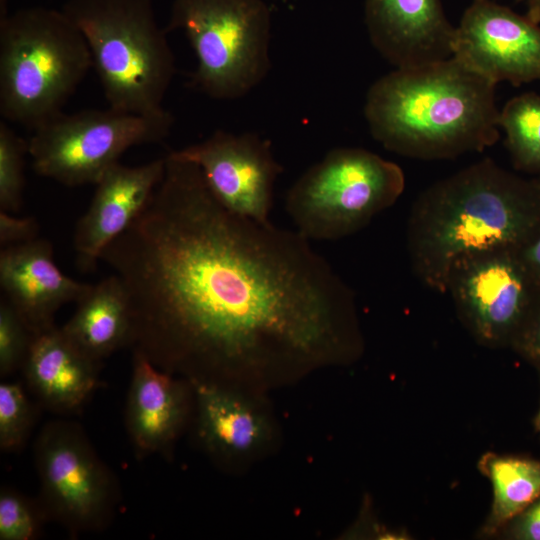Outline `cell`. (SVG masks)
<instances>
[{
    "instance_id": "2e32d148",
    "label": "cell",
    "mask_w": 540,
    "mask_h": 540,
    "mask_svg": "<svg viewBox=\"0 0 540 540\" xmlns=\"http://www.w3.org/2000/svg\"><path fill=\"white\" fill-rule=\"evenodd\" d=\"M364 14L373 47L395 68L453 56L455 27L441 0H365Z\"/></svg>"
},
{
    "instance_id": "f546056e",
    "label": "cell",
    "mask_w": 540,
    "mask_h": 540,
    "mask_svg": "<svg viewBox=\"0 0 540 540\" xmlns=\"http://www.w3.org/2000/svg\"><path fill=\"white\" fill-rule=\"evenodd\" d=\"M527 16L534 22L540 24V0H526Z\"/></svg>"
},
{
    "instance_id": "1f68e13d",
    "label": "cell",
    "mask_w": 540,
    "mask_h": 540,
    "mask_svg": "<svg viewBox=\"0 0 540 540\" xmlns=\"http://www.w3.org/2000/svg\"><path fill=\"white\" fill-rule=\"evenodd\" d=\"M495 1V0H494Z\"/></svg>"
},
{
    "instance_id": "30bf717a",
    "label": "cell",
    "mask_w": 540,
    "mask_h": 540,
    "mask_svg": "<svg viewBox=\"0 0 540 540\" xmlns=\"http://www.w3.org/2000/svg\"><path fill=\"white\" fill-rule=\"evenodd\" d=\"M446 293L475 342L489 349L510 348L540 294L519 250L498 249L458 261Z\"/></svg>"
},
{
    "instance_id": "44dd1931",
    "label": "cell",
    "mask_w": 540,
    "mask_h": 540,
    "mask_svg": "<svg viewBox=\"0 0 540 540\" xmlns=\"http://www.w3.org/2000/svg\"><path fill=\"white\" fill-rule=\"evenodd\" d=\"M498 123L514 166L540 172V95L524 93L511 98L499 110Z\"/></svg>"
},
{
    "instance_id": "d6986e66",
    "label": "cell",
    "mask_w": 540,
    "mask_h": 540,
    "mask_svg": "<svg viewBox=\"0 0 540 540\" xmlns=\"http://www.w3.org/2000/svg\"><path fill=\"white\" fill-rule=\"evenodd\" d=\"M76 305L61 330L85 356L102 363L120 348L129 346L130 307L125 290L114 274L92 284Z\"/></svg>"
},
{
    "instance_id": "484cf974",
    "label": "cell",
    "mask_w": 540,
    "mask_h": 540,
    "mask_svg": "<svg viewBox=\"0 0 540 540\" xmlns=\"http://www.w3.org/2000/svg\"><path fill=\"white\" fill-rule=\"evenodd\" d=\"M510 348L540 374V294Z\"/></svg>"
},
{
    "instance_id": "d4e9b609",
    "label": "cell",
    "mask_w": 540,
    "mask_h": 540,
    "mask_svg": "<svg viewBox=\"0 0 540 540\" xmlns=\"http://www.w3.org/2000/svg\"><path fill=\"white\" fill-rule=\"evenodd\" d=\"M33 334L11 304L0 302V376L7 378L22 370Z\"/></svg>"
},
{
    "instance_id": "52a82bcc",
    "label": "cell",
    "mask_w": 540,
    "mask_h": 540,
    "mask_svg": "<svg viewBox=\"0 0 540 540\" xmlns=\"http://www.w3.org/2000/svg\"><path fill=\"white\" fill-rule=\"evenodd\" d=\"M166 31L181 30L196 57L193 85L215 100L243 97L270 70V10L263 0H173Z\"/></svg>"
},
{
    "instance_id": "8992f818",
    "label": "cell",
    "mask_w": 540,
    "mask_h": 540,
    "mask_svg": "<svg viewBox=\"0 0 540 540\" xmlns=\"http://www.w3.org/2000/svg\"><path fill=\"white\" fill-rule=\"evenodd\" d=\"M404 189L395 162L362 148H335L290 187L285 209L306 239L337 240L365 228Z\"/></svg>"
},
{
    "instance_id": "6da1fadb",
    "label": "cell",
    "mask_w": 540,
    "mask_h": 540,
    "mask_svg": "<svg viewBox=\"0 0 540 540\" xmlns=\"http://www.w3.org/2000/svg\"><path fill=\"white\" fill-rule=\"evenodd\" d=\"M100 260L128 298L129 347L190 381L265 393L364 352L355 294L297 231L226 209L172 154Z\"/></svg>"
},
{
    "instance_id": "277c9868",
    "label": "cell",
    "mask_w": 540,
    "mask_h": 540,
    "mask_svg": "<svg viewBox=\"0 0 540 540\" xmlns=\"http://www.w3.org/2000/svg\"><path fill=\"white\" fill-rule=\"evenodd\" d=\"M92 68L88 45L61 10L22 8L0 20V114L33 131L63 112Z\"/></svg>"
},
{
    "instance_id": "e0dca14e",
    "label": "cell",
    "mask_w": 540,
    "mask_h": 540,
    "mask_svg": "<svg viewBox=\"0 0 540 540\" xmlns=\"http://www.w3.org/2000/svg\"><path fill=\"white\" fill-rule=\"evenodd\" d=\"M0 285L33 335L55 327L57 311L77 303L91 287L65 275L55 262L53 245L39 237L1 249Z\"/></svg>"
},
{
    "instance_id": "9c48e42d",
    "label": "cell",
    "mask_w": 540,
    "mask_h": 540,
    "mask_svg": "<svg viewBox=\"0 0 540 540\" xmlns=\"http://www.w3.org/2000/svg\"><path fill=\"white\" fill-rule=\"evenodd\" d=\"M34 459L38 501L48 520L74 535L109 526L120 502L118 481L78 423H46L35 441Z\"/></svg>"
},
{
    "instance_id": "3957f363",
    "label": "cell",
    "mask_w": 540,
    "mask_h": 540,
    "mask_svg": "<svg viewBox=\"0 0 540 540\" xmlns=\"http://www.w3.org/2000/svg\"><path fill=\"white\" fill-rule=\"evenodd\" d=\"M496 84L454 56L377 79L364 116L387 150L421 160L481 152L499 139Z\"/></svg>"
},
{
    "instance_id": "5bb4252c",
    "label": "cell",
    "mask_w": 540,
    "mask_h": 540,
    "mask_svg": "<svg viewBox=\"0 0 540 540\" xmlns=\"http://www.w3.org/2000/svg\"><path fill=\"white\" fill-rule=\"evenodd\" d=\"M193 411L191 381L166 372L133 352L125 428L139 459L170 454L192 423Z\"/></svg>"
},
{
    "instance_id": "7c38bea8",
    "label": "cell",
    "mask_w": 540,
    "mask_h": 540,
    "mask_svg": "<svg viewBox=\"0 0 540 540\" xmlns=\"http://www.w3.org/2000/svg\"><path fill=\"white\" fill-rule=\"evenodd\" d=\"M196 164L216 199L229 211L268 222L275 182L282 172L267 139L218 130L170 152Z\"/></svg>"
},
{
    "instance_id": "4316f807",
    "label": "cell",
    "mask_w": 540,
    "mask_h": 540,
    "mask_svg": "<svg viewBox=\"0 0 540 540\" xmlns=\"http://www.w3.org/2000/svg\"><path fill=\"white\" fill-rule=\"evenodd\" d=\"M39 224L33 217H17L0 210L1 247L22 244L38 238Z\"/></svg>"
},
{
    "instance_id": "603a6c76",
    "label": "cell",
    "mask_w": 540,
    "mask_h": 540,
    "mask_svg": "<svg viewBox=\"0 0 540 540\" xmlns=\"http://www.w3.org/2000/svg\"><path fill=\"white\" fill-rule=\"evenodd\" d=\"M28 140L0 122V210L15 213L23 203L25 157Z\"/></svg>"
},
{
    "instance_id": "ac0fdd59",
    "label": "cell",
    "mask_w": 540,
    "mask_h": 540,
    "mask_svg": "<svg viewBox=\"0 0 540 540\" xmlns=\"http://www.w3.org/2000/svg\"><path fill=\"white\" fill-rule=\"evenodd\" d=\"M100 368L101 363L80 352L55 326L33 336L22 371L41 408L71 414L98 388Z\"/></svg>"
},
{
    "instance_id": "f1b7e54d",
    "label": "cell",
    "mask_w": 540,
    "mask_h": 540,
    "mask_svg": "<svg viewBox=\"0 0 540 540\" xmlns=\"http://www.w3.org/2000/svg\"><path fill=\"white\" fill-rule=\"evenodd\" d=\"M520 255L540 289V232L522 250Z\"/></svg>"
},
{
    "instance_id": "9a60e30c",
    "label": "cell",
    "mask_w": 540,
    "mask_h": 540,
    "mask_svg": "<svg viewBox=\"0 0 540 540\" xmlns=\"http://www.w3.org/2000/svg\"><path fill=\"white\" fill-rule=\"evenodd\" d=\"M165 157L137 166L116 163L95 184L85 213L76 223L74 249L82 271L93 270L103 251L141 214L164 171Z\"/></svg>"
},
{
    "instance_id": "4fadbf2b",
    "label": "cell",
    "mask_w": 540,
    "mask_h": 540,
    "mask_svg": "<svg viewBox=\"0 0 540 540\" xmlns=\"http://www.w3.org/2000/svg\"><path fill=\"white\" fill-rule=\"evenodd\" d=\"M453 56L494 84L540 79V24L494 0H473L455 27Z\"/></svg>"
},
{
    "instance_id": "8fae6325",
    "label": "cell",
    "mask_w": 540,
    "mask_h": 540,
    "mask_svg": "<svg viewBox=\"0 0 540 540\" xmlns=\"http://www.w3.org/2000/svg\"><path fill=\"white\" fill-rule=\"evenodd\" d=\"M191 383L195 439L213 464L239 472L277 448L279 425L265 393L212 382Z\"/></svg>"
},
{
    "instance_id": "7a4b0ae2",
    "label": "cell",
    "mask_w": 540,
    "mask_h": 540,
    "mask_svg": "<svg viewBox=\"0 0 540 540\" xmlns=\"http://www.w3.org/2000/svg\"><path fill=\"white\" fill-rule=\"evenodd\" d=\"M539 232L540 179L485 158L419 194L407 219L406 248L416 279L446 294L458 261L491 250L520 251Z\"/></svg>"
},
{
    "instance_id": "ba28073f",
    "label": "cell",
    "mask_w": 540,
    "mask_h": 540,
    "mask_svg": "<svg viewBox=\"0 0 540 540\" xmlns=\"http://www.w3.org/2000/svg\"><path fill=\"white\" fill-rule=\"evenodd\" d=\"M173 115L130 113L109 107L64 111L32 131L28 152L34 171L69 187L96 184L131 147L158 143L171 132Z\"/></svg>"
},
{
    "instance_id": "4dcf8cb0",
    "label": "cell",
    "mask_w": 540,
    "mask_h": 540,
    "mask_svg": "<svg viewBox=\"0 0 540 540\" xmlns=\"http://www.w3.org/2000/svg\"><path fill=\"white\" fill-rule=\"evenodd\" d=\"M534 424H535L536 430H537L538 433L540 434V406H539L538 412H537V414H536Z\"/></svg>"
},
{
    "instance_id": "83f0119b",
    "label": "cell",
    "mask_w": 540,
    "mask_h": 540,
    "mask_svg": "<svg viewBox=\"0 0 540 540\" xmlns=\"http://www.w3.org/2000/svg\"><path fill=\"white\" fill-rule=\"evenodd\" d=\"M509 539L540 540V496L500 532Z\"/></svg>"
},
{
    "instance_id": "5b68a950",
    "label": "cell",
    "mask_w": 540,
    "mask_h": 540,
    "mask_svg": "<svg viewBox=\"0 0 540 540\" xmlns=\"http://www.w3.org/2000/svg\"><path fill=\"white\" fill-rule=\"evenodd\" d=\"M62 11L88 45L109 107L137 114L165 110L175 58L152 0H68Z\"/></svg>"
},
{
    "instance_id": "ffe728a7",
    "label": "cell",
    "mask_w": 540,
    "mask_h": 540,
    "mask_svg": "<svg viewBox=\"0 0 540 540\" xmlns=\"http://www.w3.org/2000/svg\"><path fill=\"white\" fill-rule=\"evenodd\" d=\"M477 466L492 487V503L480 535L497 536L540 496V461L486 452Z\"/></svg>"
},
{
    "instance_id": "7402d4cb",
    "label": "cell",
    "mask_w": 540,
    "mask_h": 540,
    "mask_svg": "<svg viewBox=\"0 0 540 540\" xmlns=\"http://www.w3.org/2000/svg\"><path fill=\"white\" fill-rule=\"evenodd\" d=\"M38 403H34L19 382L0 384V449L5 453L22 450L38 416Z\"/></svg>"
},
{
    "instance_id": "cb8c5ba5",
    "label": "cell",
    "mask_w": 540,
    "mask_h": 540,
    "mask_svg": "<svg viewBox=\"0 0 540 540\" xmlns=\"http://www.w3.org/2000/svg\"><path fill=\"white\" fill-rule=\"evenodd\" d=\"M46 521L47 516L38 500L10 487L1 488L0 540L37 539Z\"/></svg>"
}]
</instances>
